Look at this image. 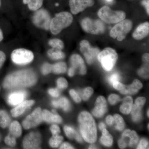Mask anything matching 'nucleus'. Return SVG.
I'll return each instance as SVG.
<instances>
[{
	"label": "nucleus",
	"mask_w": 149,
	"mask_h": 149,
	"mask_svg": "<svg viewBox=\"0 0 149 149\" xmlns=\"http://www.w3.org/2000/svg\"><path fill=\"white\" fill-rule=\"evenodd\" d=\"M37 81V76L34 71L30 69L23 70L8 75L3 86L8 89L30 87L35 84Z\"/></svg>",
	"instance_id": "obj_1"
},
{
	"label": "nucleus",
	"mask_w": 149,
	"mask_h": 149,
	"mask_svg": "<svg viewBox=\"0 0 149 149\" xmlns=\"http://www.w3.org/2000/svg\"><path fill=\"white\" fill-rule=\"evenodd\" d=\"M81 135L88 143H93L97 139V130L93 116L88 112L80 113L78 116Z\"/></svg>",
	"instance_id": "obj_2"
},
{
	"label": "nucleus",
	"mask_w": 149,
	"mask_h": 149,
	"mask_svg": "<svg viewBox=\"0 0 149 149\" xmlns=\"http://www.w3.org/2000/svg\"><path fill=\"white\" fill-rule=\"evenodd\" d=\"M73 21L71 14L68 12H62L56 14L51 19L50 29L53 35L59 34L63 29L69 27Z\"/></svg>",
	"instance_id": "obj_3"
},
{
	"label": "nucleus",
	"mask_w": 149,
	"mask_h": 149,
	"mask_svg": "<svg viewBox=\"0 0 149 149\" xmlns=\"http://www.w3.org/2000/svg\"><path fill=\"white\" fill-rule=\"evenodd\" d=\"M117 53L113 49L106 48L99 53L97 58L105 70L109 71L113 68L118 59Z\"/></svg>",
	"instance_id": "obj_4"
},
{
	"label": "nucleus",
	"mask_w": 149,
	"mask_h": 149,
	"mask_svg": "<svg viewBox=\"0 0 149 149\" xmlns=\"http://www.w3.org/2000/svg\"><path fill=\"white\" fill-rule=\"evenodd\" d=\"M98 15L107 23H117L125 19V14L122 11H114L109 7L104 6L99 10Z\"/></svg>",
	"instance_id": "obj_5"
},
{
	"label": "nucleus",
	"mask_w": 149,
	"mask_h": 149,
	"mask_svg": "<svg viewBox=\"0 0 149 149\" xmlns=\"http://www.w3.org/2000/svg\"><path fill=\"white\" fill-rule=\"evenodd\" d=\"M133 23L131 20L123 19L118 22L112 28L110 32V35L113 39H116L119 41H122L130 32Z\"/></svg>",
	"instance_id": "obj_6"
},
{
	"label": "nucleus",
	"mask_w": 149,
	"mask_h": 149,
	"mask_svg": "<svg viewBox=\"0 0 149 149\" xmlns=\"http://www.w3.org/2000/svg\"><path fill=\"white\" fill-rule=\"evenodd\" d=\"M81 25L85 32L93 35H99L104 32V25L98 19L94 20L88 17L85 18L81 22Z\"/></svg>",
	"instance_id": "obj_7"
},
{
	"label": "nucleus",
	"mask_w": 149,
	"mask_h": 149,
	"mask_svg": "<svg viewBox=\"0 0 149 149\" xmlns=\"http://www.w3.org/2000/svg\"><path fill=\"white\" fill-rule=\"evenodd\" d=\"M11 58L15 64L24 65L30 63L34 58V54L29 50L18 49L12 52Z\"/></svg>",
	"instance_id": "obj_8"
},
{
	"label": "nucleus",
	"mask_w": 149,
	"mask_h": 149,
	"mask_svg": "<svg viewBox=\"0 0 149 149\" xmlns=\"http://www.w3.org/2000/svg\"><path fill=\"white\" fill-rule=\"evenodd\" d=\"M51 21L49 14L45 9H39L35 11L32 17V22L36 27L45 30L50 29Z\"/></svg>",
	"instance_id": "obj_9"
},
{
	"label": "nucleus",
	"mask_w": 149,
	"mask_h": 149,
	"mask_svg": "<svg viewBox=\"0 0 149 149\" xmlns=\"http://www.w3.org/2000/svg\"><path fill=\"white\" fill-rule=\"evenodd\" d=\"M80 50L85 57L87 63L91 64L95 60L100 53L98 48L91 47L90 43L86 40H83L80 42Z\"/></svg>",
	"instance_id": "obj_10"
},
{
	"label": "nucleus",
	"mask_w": 149,
	"mask_h": 149,
	"mask_svg": "<svg viewBox=\"0 0 149 149\" xmlns=\"http://www.w3.org/2000/svg\"><path fill=\"white\" fill-rule=\"evenodd\" d=\"M42 120V109L37 108L24 119L22 125L25 129H29L39 125Z\"/></svg>",
	"instance_id": "obj_11"
},
{
	"label": "nucleus",
	"mask_w": 149,
	"mask_h": 149,
	"mask_svg": "<svg viewBox=\"0 0 149 149\" xmlns=\"http://www.w3.org/2000/svg\"><path fill=\"white\" fill-rule=\"evenodd\" d=\"M41 143V136L37 132H32L24 137L23 146L24 149H37Z\"/></svg>",
	"instance_id": "obj_12"
},
{
	"label": "nucleus",
	"mask_w": 149,
	"mask_h": 149,
	"mask_svg": "<svg viewBox=\"0 0 149 149\" xmlns=\"http://www.w3.org/2000/svg\"><path fill=\"white\" fill-rule=\"evenodd\" d=\"M95 3L94 0H70L69 6L72 13L76 15L92 6Z\"/></svg>",
	"instance_id": "obj_13"
},
{
	"label": "nucleus",
	"mask_w": 149,
	"mask_h": 149,
	"mask_svg": "<svg viewBox=\"0 0 149 149\" xmlns=\"http://www.w3.org/2000/svg\"><path fill=\"white\" fill-rule=\"evenodd\" d=\"M107 110V103L105 99L103 96H100L96 100L95 107L92 111L95 117H102Z\"/></svg>",
	"instance_id": "obj_14"
},
{
	"label": "nucleus",
	"mask_w": 149,
	"mask_h": 149,
	"mask_svg": "<svg viewBox=\"0 0 149 149\" xmlns=\"http://www.w3.org/2000/svg\"><path fill=\"white\" fill-rule=\"evenodd\" d=\"M72 67L75 70H78L79 73L81 74H85L87 72V69L84 63V60L79 55L73 54L70 58Z\"/></svg>",
	"instance_id": "obj_15"
},
{
	"label": "nucleus",
	"mask_w": 149,
	"mask_h": 149,
	"mask_svg": "<svg viewBox=\"0 0 149 149\" xmlns=\"http://www.w3.org/2000/svg\"><path fill=\"white\" fill-rule=\"evenodd\" d=\"M149 32L148 22L140 24L133 32V37L137 40H141L146 37Z\"/></svg>",
	"instance_id": "obj_16"
},
{
	"label": "nucleus",
	"mask_w": 149,
	"mask_h": 149,
	"mask_svg": "<svg viewBox=\"0 0 149 149\" xmlns=\"http://www.w3.org/2000/svg\"><path fill=\"white\" fill-rule=\"evenodd\" d=\"M26 96V93L24 91L15 92L9 95L8 101L11 105H17L24 101Z\"/></svg>",
	"instance_id": "obj_17"
},
{
	"label": "nucleus",
	"mask_w": 149,
	"mask_h": 149,
	"mask_svg": "<svg viewBox=\"0 0 149 149\" xmlns=\"http://www.w3.org/2000/svg\"><path fill=\"white\" fill-rule=\"evenodd\" d=\"M35 101L33 100L23 101L11 111L12 116L14 117H18L22 114L27 109L33 105Z\"/></svg>",
	"instance_id": "obj_18"
},
{
	"label": "nucleus",
	"mask_w": 149,
	"mask_h": 149,
	"mask_svg": "<svg viewBox=\"0 0 149 149\" xmlns=\"http://www.w3.org/2000/svg\"><path fill=\"white\" fill-rule=\"evenodd\" d=\"M143 87V84L140 80L135 79L133 81L132 84L128 86H125V88L120 91V93L122 94L126 95H134L139 92Z\"/></svg>",
	"instance_id": "obj_19"
},
{
	"label": "nucleus",
	"mask_w": 149,
	"mask_h": 149,
	"mask_svg": "<svg viewBox=\"0 0 149 149\" xmlns=\"http://www.w3.org/2000/svg\"><path fill=\"white\" fill-rule=\"evenodd\" d=\"M42 118L43 120L49 123H60L62 121L61 117L59 115L56 113L53 112L52 113L47 110H44L42 111Z\"/></svg>",
	"instance_id": "obj_20"
},
{
	"label": "nucleus",
	"mask_w": 149,
	"mask_h": 149,
	"mask_svg": "<svg viewBox=\"0 0 149 149\" xmlns=\"http://www.w3.org/2000/svg\"><path fill=\"white\" fill-rule=\"evenodd\" d=\"M133 102V99L130 96H127L124 98L123 100L122 105L120 106V112L123 114H129L132 109Z\"/></svg>",
	"instance_id": "obj_21"
},
{
	"label": "nucleus",
	"mask_w": 149,
	"mask_h": 149,
	"mask_svg": "<svg viewBox=\"0 0 149 149\" xmlns=\"http://www.w3.org/2000/svg\"><path fill=\"white\" fill-rule=\"evenodd\" d=\"M122 136H126L130 139L128 144L129 146H134L138 143L139 137L136 131L134 130L131 131L130 129H126L123 133Z\"/></svg>",
	"instance_id": "obj_22"
},
{
	"label": "nucleus",
	"mask_w": 149,
	"mask_h": 149,
	"mask_svg": "<svg viewBox=\"0 0 149 149\" xmlns=\"http://www.w3.org/2000/svg\"><path fill=\"white\" fill-rule=\"evenodd\" d=\"M52 104L55 107L61 108L65 111H68L70 109V102L67 99L64 97H62L57 100L53 101Z\"/></svg>",
	"instance_id": "obj_23"
},
{
	"label": "nucleus",
	"mask_w": 149,
	"mask_h": 149,
	"mask_svg": "<svg viewBox=\"0 0 149 149\" xmlns=\"http://www.w3.org/2000/svg\"><path fill=\"white\" fill-rule=\"evenodd\" d=\"M64 130L66 136L69 139H75L80 143L83 142V140L81 136L74 128L66 125L64 127Z\"/></svg>",
	"instance_id": "obj_24"
},
{
	"label": "nucleus",
	"mask_w": 149,
	"mask_h": 149,
	"mask_svg": "<svg viewBox=\"0 0 149 149\" xmlns=\"http://www.w3.org/2000/svg\"><path fill=\"white\" fill-rule=\"evenodd\" d=\"M9 135L15 138L20 137L22 134V128L20 124L17 121H14L10 125Z\"/></svg>",
	"instance_id": "obj_25"
},
{
	"label": "nucleus",
	"mask_w": 149,
	"mask_h": 149,
	"mask_svg": "<svg viewBox=\"0 0 149 149\" xmlns=\"http://www.w3.org/2000/svg\"><path fill=\"white\" fill-rule=\"evenodd\" d=\"M101 143L107 147L111 146L113 142L112 136L105 128L102 130V135L100 139Z\"/></svg>",
	"instance_id": "obj_26"
},
{
	"label": "nucleus",
	"mask_w": 149,
	"mask_h": 149,
	"mask_svg": "<svg viewBox=\"0 0 149 149\" xmlns=\"http://www.w3.org/2000/svg\"><path fill=\"white\" fill-rule=\"evenodd\" d=\"M44 0H23L24 4L27 5L30 10L36 11L41 8Z\"/></svg>",
	"instance_id": "obj_27"
},
{
	"label": "nucleus",
	"mask_w": 149,
	"mask_h": 149,
	"mask_svg": "<svg viewBox=\"0 0 149 149\" xmlns=\"http://www.w3.org/2000/svg\"><path fill=\"white\" fill-rule=\"evenodd\" d=\"M142 107L138 106L136 104L133 105L131 109L132 119L135 122H139L140 121L142 118L141 109Z\"/></svg>",
	"instance_id": "obj_28"
},
{
	"label": "nucleus",
	"mask_w": 149,
	"mask_h": 149,
	"mask_svg": "<svg viewBox=\"0 0 149 149\" xmlns=\"http://www.w3.org/2000/svg\"><path fill=\"white\" fill-rule=\"evenodd\" d=\"M10 118L6 112L3 110H0V127L6 128L9 125Z\"/></svg>",
	"instance_id": "obj_29"
},
{
	"label": "nucleus",
	"mask_w": 149,
	"mask_h": 149,
	"mask_svg": "<svg viewBox=\"0 0 149 149\" xmlns=\"http://www.w3.org/2000/svg\"><path fill=\"white\" fill-rule=\"evenodd\" d=\"M48 56L54 60L62 59L65 57L64 54L60 50L56 49H50L48 51Z\"/></svg>",
	"instance_id": "obj_30"
},
{
	"label": "nucleus",
	"mask_w": 149,
	"mask_h": 149,
	"mask_svg": "<svg viewBox=\"0 0 149 149\" xmlns=\"http://www.w3.org/2000/svg\"><path fill=\"white\" fill-rule=\"evenodd\" d=\"M67 65L66 63L63 62H60L52 65V72L56 74L63 73L66 72Z\"/></svg>",
	"instance_id": "obj_31"
},
{
	"label": "nucleus",
	"mask_w": 149,
	"mask_h": 149,
	"mask_svg": "<svg viewBox=\"0 0 149 149\" xmlns=\"http://www.w3.org/2000/svg\"><path fill=\"white\" fill-rule=\"evenodd\" d=\"M114 121L115 122V128L118 130L122 131L125 127V123L123 118L119 115L116 114L113 116Z\"/></svg>",
	"instance_id": "obj_32"
},
{
	"label": "nucleus",
	"mask_w": 149,
	"mask_h": 149,
	"mask_svg": "<svg viewBox=\"0 0 149 149\" xmlns=\"http://www.w3.org/2000/svg\"><path fill=\"white\" fill-rule=\"evenodd\" d=\"M49 44L52 48L56 49L61 50L64 48L63 42L58 39H53L50 40L49 42Z\"/></svg>",
	"instance_id": "obj_33"
},
{
	"label": "nucleus",
	"mask_w": 149,
	"mask_h": 149,
	"mask_svg": "<svg viewBox=\"0 0 149 149\" xmlns=\"http://www.w3.org/2000/svg\"><path fill=\"white\" fill-rule=\"evenodd\" d=\"M63 137L59 135L53 136L49 140L50 146L52 148H57L63 141Z\"/></svg>",
	"instance_id": "obj_34"
},
{
	"label": "nucleus",
	"mask_w": 149,
	"mask_h": 149,
	"mask_svg": "<svg viewBox=\"0 0 149 149\" xmlns=\"http://www.w3.org/2000/svg\"><path fill=\"white\" fill-rule=\"evenodd\" d=\"M143 62V65L138 71V74L141 77L143 78L149 77V62Z\"/></svg>",
	"instance_id": "obj_35"
},
{
	"label": "nucleus",
	"mask_w": 149,
	"mask_h": 149,
	"mask_svg": "<svg viewBox=\"0 0 149 149\" xmlns=\"http://www.w3.org/2000/svg\"><path fill=\"white\" fill-rule=\"evenodd\" d=\"M93 92H94L93 89L91 87H88L85 88L83 91V95H82L83 100L85 101L88 100L93 95Z\"/></svg>",
	"instance_id": "obj_36"
},
{
	"label": "nucleus",
	"mask_w": 149,
	"mask_h": 149,
	"mask_svg": "<svg viewBox=\"0 0 149 149\" xmlns=\"http://www.w3.org/2000/svg\"><path fill=\"white\" fill-rule=\"evenodd\" d=\"M120 79V76L117 72H114L111 74L108 78V81L110 84L112 85L113 83L118 81Z\"/></svg>",
	"instance_id": "obj_37"
},
{
	"label": "nucleus",
	"mask_w": 149,
	"mask_h": 149,
	"mask_svg": "<svg viewBox=\"0 0 149 149\" xmlns=\"http://www.w3.org/2000/svg\"><path fill=\"white\" fill-rule=\"evenodd\" d=\"M57 84L58 88L61 89L66 88L68 85L67 81L63 77L58 78L57 81Z\"/></svg>",
	"instance_id": "obj_38"
},
{
	"label": "nucleus",
	"mask_w": 149,
	"mask_h": 149,
	"mask_svg": "<svg viewBox=\"0 0 149 149\" xmlns=\"http://www.w3.org/2000/svg\"><path fill=\"white\" fill-rule=\"evenodd\" d=\"M5 142L7 145L10 146H14L16 145V143L15 138L9 134L6 137L5 139Z\"/></svg>",
	"instance_id": "obj_39"
},
{
	"label": "nucleus",
	"mask_w": 149,
	"mask_h": 149,
	"mask_svg": "<svg viewBox=\"0 0 149 149\" xmlns=\"http://www.w3.org/2000/svg\"><path fill=\"white\" fill-rule=\"evenodd\" d=\"M52 65H51L49 63H45L43 65L42 68V72L44 74H49L52 72Z\"/></svg>",
	"instance_id": "obj_40"
},
{
	"label": "nucleus",
	"mask_w": 149,
	"mask_h": 149,
	"mask_svg": "<svg viewBox=\"0 0 149 149\" xmlns=\"http://www.w3.org/2000/svg\"><path fill=\"white\" fill-rule=\"evenodd\" d=\"M109 102L112 105L115 104L118 102L120 101V99L119 96L116 94H111L109 97Z\"/></svg>",
	"instance_id": "obj_41"
},
{
	"label": "nucleus",
	"mask_w": 149,
	"mask_h": 149,
	"mask_svg": "<svg viewBox=\"0 0 149 149\" xmlns=\"http://www.w3.org/2000/svg\"><path fill=\"white\" fill-rule=\"evenodd\" d=\"M69 93L70 95L76 102L79 103L81 102V99L76 91L73 90H71L70 91Z\"/></svg>",
	"instance_id": "obj_42"
},
{
	"label": "nucleus",
	"mask_w": 149,
	"mask_h": 149,
	"mask_svg": "<svg viewBox=\"0 0 149 149\" xmlns=\"http://www.w3.org/2000/svg\"><path fill=\"white\" fill-rule=\"evenodd\" d=\"M148 142L146 139H141L139 143V146L137 147V149H143L148 148Z\"/></svg>",
	"instance_id": "obj_43"
},
{
	"label": "nucleus",
	"mask_w": 149,
	"mask_h": 149,
	"mask_svg": "<svg viewBox=\"0 0 149 149\" xmlns=\"http://www.w3.org/2000/svg\"><path fill=\"white\" fill-rule=\"evenodd\" d=\"M50 130L53 136L58 135L61 132L60 129L58 125L53 124L51 126Z\"/></svg>",
	"instance_id": "obj_44"
},
{
	"label": "nucleus",
	"mask_w": 149,
	"mask_h": 149,
	"mask_svg": "<svg viewBox=\"0 0 149 149\" xmlns=\"http://www.w3.org/2000/svg\"><path fill=\"white\" fill-rule=\"evenodd\" d=\"M113 87L116 90L120 91L125 88V85H123L118 81H116L112 84Z\"/></svg>",
	"instance_id": "obj_45"
},
{
	"label": "nucleus",
	"mask_w": 149,
	"mask_h": 149,
	"mask_svg": "<svg viewBox=\"0 0 149 149\" xmlns=\"http://www.w3.org/2000/svg\"><path fill=\"white\" fill-rule=\"evenodd\" d=\"M146 102V98L144 97H139L136 99L135 103H136V104L137 105V106L142 107L143 106Z\"/></svg>",
	"instance_id": "obj_46"
},
{
	"label": "nucleus",
	"mask_w": 149,
	"mask_h": 149,
	"mask_svg": "<svg viewBox=\"0 0 149 149\" xmlns=\"http://www.w3.org/2000/svg\"><path fill=\"white\" fill-rule=\"evenodd\" d=\"M49 94H50V95L52 97H58L59 96L60 93L59 92L58 90L57 89H50L49 90Z\"/></svg>",
	"instance_id": "obj_47"
},
{
	"label": "nucleus",
	"mask_w": 149,
	"mask_h": 149,
	"mask_svg": "<svg viewBox=\"0 0 149 149\" xmlns=\"http://www.w3.org/2000/svg\"><path fill=\"white\" fill-rule=\"evenodd\" d=\"M6 56L5 54L2 52L0 51V68L3 66L4 63L6 61Z\"/></svg>",
	"instance_id": "obj_48"
},
{
	"label": "nucleus",
	"mask_w": 149,
	"mask_h": 149,
	"mask_svg": "<svg viewBox=\"0 0 149 149\" xmlns=\"http://www.w3.org/2000/svg\"><path fill=\"white\" fill-rule=\"evenodd\" d=\"M118 145L119 148L121 149L125 148L127 146V144H126L125 141H124V140L122 139V138H121V139L118 141Z\"/></svg>",
	"instance_id": "obj_49"
},
{
	"label": "nucleus",
	"mask_w": 149,
	"mask_h": 149,
	"mask_svg": "<svg viewBox=\"0 0 149 149\" xmlns=\"http://www.w3.org/2000/svg\"><path fill=\"white\" fill-rule=\"evenodd\" d=\"M114 122V118L111 116L109 115L106 118V122L107 124L109 125H112Z\"/></svg>",
	"instance_id": "obj_50"
},
{
	"label": "nucleus",
	"mask_w": 149,
	"mask_h": 149,
	"mask_svg": "<svg viewBox=\"0 0 149 149\" xmlns=\"http://www.w3.org/2000/svg\"><path fill=\"white\" fill-rule=\"evenodd\" d=\"M60 149H74V148L71 146L69 143H64L62 144L61 146Z\"/></svg>",
	"instance_id": "obj_51"
},
{
	"label": "nucleus",
	"mask_w": 149,
	"mask_h": 149,
	"mask_svg": "<svg viewBox=\"0 0 149 149\" xmlns=\"http://www.w3.org/2000/svg\"><path fill=\"white\" fill-rule=\"evenodd\" d=\"M142 4L143 5L146 10L147 13L148 14L149 13V0H143L142 1Z\"/></svg>",
	"instance_id": "obj_52"
},
{
	"label": "nucleus",
	"mask_w": 149,
	"mask_h": 149,
	"mask_svg": "<svg viewBox=\"0 0 149 149\" xmlns=\"http://www.w3.org/2000/svg\"><path fill=\"white\" fill-rule=\"evenodd\" d=\"M75 70L71 67V68H69L68 70V74L70 77H72L74 75V73H75Z\"/></svg>",
	"instance_id": "obj_53"
},
{
	"label": "nucleus",
	"mask_w": 149,
	"mask_h": 149,
	"mask_svg": "<svg viewBox=\"0 0 149 149\" xmlns=\"http://www.w3.org/2000/svg\"><path fill=\"white\" fill-rule=\"evenodd\" d=\"M143 61L144 62H149V55L148 54H144L143 56Z\"/></svg>",
	"instance_id": "obj_54"
},
{
	"label": "nucleus",
	"mask_w": 149,
	"mask_h": 149,
	"mask_svg": "<svg viewBox=\"0 0 149 149\" xmlns=\"http://www.w3.org/2000/svg\"><path fill=\"white\" fill-rule=\"evenodd\" d=\"M99 128L100 130L102 131L103 129L106 128V125L103 122H101L99 125Z\"/></svg>",
	"instance_id": "obj_55"
},
{
	"label": "nucleus",
	"mask_w": 149,
	"mask_h": 149,
	"mask_svg": "<svg viewBox=\"0 0 149 149\" xmlns=\"http://www.w3.org/2000/svg\"><path fill=\"white\" fill-rule=\"evenodd\" d=\"M3 39V34L1 29L0 28V42H1Z\"/></svg>",
	"instance_id": "obj_56"
},
{
	"label": "nucleus",
	"mask_w": 149,
	"mask_h": 149,
	"mask_svg": "<svg viewBox=\"0 0 149 149\" xmlns=\"http://www.w3.org/2000/svg\"><path fill=\"white\" fill-rule=\"evenodd\" d=\"M97 148L94 145H91L89 147V149H97Z\"/></svg>",
	"instance_id": "obj_57"
},
{
	"label": "nucleus",
	"mask_w": 149,
	"mask_h": 149,
	"mask_svg": "<svg viewBox=\"0 0 149 149\" xmlns=\"http://www.w3.org/2000/svg\"><path fill=\"white\" fill-rule=\"evenodd\" d=\"M107 1L109 2H112L113 0H107Z\"/></svg>",
	"instance_id": "obj_58"
},
{
	"label": "nucleus",
	"mask_w": 149,
	"mask_h": 149,
	"mask_svg": "<svg viewBox=\"0 0 149 149\" xmlns=\"http://www.w3.org/2000/svg\"><path fill=\"white\" fill-rule=\"evenodd\" d=\"M149 110L148 111V112H147V115H148V117H149Z\"/></svg>",
	"instance_id": "obj_59"
},
{
	"label": "nucleus",
	"mask_w": 149,
	"mask_h": 149,
	"mask_svg": "<svg viewBox=\"0 0 149 149\" xmlns=\"http://www.w3.org/2000/svg\"><path fill=\"white\" fill-rule=\"evenodd\" d=\"M1 0H0V7H1Z\"/></svg>",
	"instance_id": "obj_60"
}]
</instances>
